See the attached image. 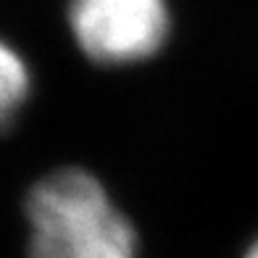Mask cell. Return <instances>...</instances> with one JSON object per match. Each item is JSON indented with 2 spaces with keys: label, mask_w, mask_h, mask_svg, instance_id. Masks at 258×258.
<instances>
[{
  "label": "cell",
  "mask_w": 258,
  "mask_h": 258,
  "mask_svg": "<svg viewBox=\"0 0 258 258\" xmlns=\"http://www.w3.org/2000/svg\"><path fill=\"white\" fill-rule=\"evenodd\" d=\"M245 258H258V240L250 245V248H248V253H245Z\"/></svg>",
  "instance_id": "4"
},
{
  "label": "cell",
  "mask_w": 258,
  "mask_h": 258,
  "mask_svg": "<svg viewBox=\"0 0 258 258\" xmlns=\"http://www.w3.org/2000/svg\"><path fill=\"white\" fill-rule=\"evenodd\" d=\"M29 258H137V232L85 169H58L27 198Z\"/></svg>",
  "instance_id": "1"
},
{
  "label": "cell",
  "mask_w": 258,
  "mask_h": 258,
  "mask_svg": "<svg viewBox=\"0 0 258 258\" xmlns=\"http://www.w3.org/2000/svg\"><path fill=\"white\" fill-rule=\"evenodd\" d=\"M69 24L79 50L105 66L156 55L169 34L166 0H72Z\"/></svg>",
  "instance_id": "2"
},
{
  "label": "cell",
  "mask_w": 258,
  "mask_h": 258,
  "mask_svg": "<svg viewBox=\"0 0 258 258\" xmlns=\"http://www.w3.org/2000/svg\"><path fill=\"white\" fill-rule=\"evenodd\" d=\"M32 90V74L27 61L11 48L6 40H0V132L16 119V113L24 108Z\"/></svg>",
  "instance_id": "3"
}]
</instances>
